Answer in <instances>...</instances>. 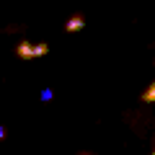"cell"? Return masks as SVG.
<instances>
[{"label":"cell","instance_id":"2","mask_svg":"<svg viewBox=\"0 0 155 155\" xmlns=\"http://www.w3.org/2000/svg\"><path fill=\"white\" fill-rule=\"evenodd\" d=\"M83 28H85V16H83V13H75V16H72L70 21L65 23V31H67V34H75V31H83Z\"/></svg>","mask_w":155,"mask_h":155},{"label":"cell","instance_id":"7","mask_svg":"<svg viewBox=\"0 0 155 155\" xmlns=\"http://www.w3.org/2000/svg\"><path fill=\"white\" fill-rule=\"evenodd\" d=\"M153 155H155V150H153Z\"/></svg>","mask_w":155,"mask_h":155},{"label":"cell","instance_id":"3","mask_svg":"<svg viewBox=\"0 0 155 155\" xmlns=\"http://www.w3.org/2000/svg\"><path fill=\"white\" fill-rule=\"evenodd\" d=\"M142 101H145V104H155V80L142 91Z\"/></svg>","mask_w":155,"mask_h":155},{"label":"cell","instance_id":"5","mask_svg":"<svg viewBox=\"0 0 155 155\" xmlns=\"http://www.w3.org/2000/svg\"><path fill=\"white\" fill-rule=\"evenodd\" d=\"M41 98L49 101V98H52V91H49V88H44V91H41Z\"/></svg>","mask_w":155,"mask_h":155},{"label":"cell","instance_id":"4","mask_svg":"<svg viewBox=\"0 0 155 155\" xmlns=\"http://www.w3.org/2000/svg\"><path fill=\"white\" fill-rule=\"evenodd\" d=\"M47 52H49V44H44V41H41V44H36V57H44Z\"/></svg>","mask_w":155,"mask_h":155},{"label":"cell","instance_id":"1","mask_svg":"<svg viewBox=\"0 0 155 155\" xmlns=\"http://www.w3.org/2000/svg\"><path fill=\"white\" fill-rule=\"evenodd\" d=\"M16 54H18V60H23V62L36 60V44H31V41H21V44L16 47Z\"/></svg>","mask_w":155,"mask_h":155},{"label":"cell","instance_id":"6","mask_svg":"<svg viewBox=\"0 0 155 155\" xmlns=\"http://www.w3.org/2000/svg\"><path fill=\"white\" fill-rule=\"evenodd\" d=\"M78 155H93V153H78Z\"/></svg>","mask_w":155,"mask_h":155}]
</instances>
